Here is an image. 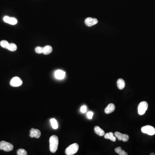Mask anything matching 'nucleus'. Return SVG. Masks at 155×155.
Masks as SVG:
<instances>
[{
  "mask_svg": "<svg viewBox=\"0 0 155 155\" xmlns=\"http://www.w3.org/2000/svg\"><path fill=\"white\" fill-rule=\"evenodd\" d=\"M53 48L49 45H47L43 48V54L44 55H48L52 52Z\"/></svg>",
  "mask_w": 155,
  "mask_h": 155,
  "instance_id": "16",
  "label": "nucleus"
},
{
  "mask_svg": "<svg viewBox=\"0 0 155 155\" xmlns=\"http://www.w3.org/2000/svg\"><path fill=\"white\" fill-rule=\"evenodd\" d=\"M114 134H115V137H117L118 140H122L124 142L128 141L129 138V137L128 135L123 134L118 131L115 132Z\"/></svg>",
  "mask_w": 155,
  "mask_h": 155,
  "instance_id": "7",
  "label": "nucleus"
},
{
  "mask_svg": "<svg viewBox=\"0 0 155 155\" xmlns=\"http://www.w3.org/2000/svg\"><path fill=\"white\" fill-rule=\"evenodd\" d=\"M142 132L144 134H147L149 135H153L155 134V128L152 126H144L141 128Z\"/></svg>",
  "mask_w": 155,
  "mask_h": 155,
  "instance_id": "4",
  "label": "nucleus"
},
{
  "mask_svg": "<svg viewBox=\"0 0 155 155\" xmlns=\"http://www.w3.org/2000/svg\"><path fill=\"white\" fill-rule=\"evenodd\" d=\"M104 138L106 139H110L112 141L115 142L116 141V137L114 136V134L112 132H109L106 133L104 135Z\"/></svg>",
  "mask_w": 155,
  "mask_h": 155,
  "instance_id": "14",
  "label": "nucleus"
},
{
  "mask_svg": "<svg viewBox=\"0 0 155 155\" xmlns=\"http://www.w3.org/2000/svg\"><path fill=\"white\" fill-rule=\"evenodd\" d=\"M35 51L37 54H42V53H43V48L41 47H37L35 49Z\"/></svg>",
  "mask_w": 155,
  "mask_h": 155,
  "instance_id": "22",
  "label": "nucleus"
},
{
  "mask_svg": "<svg viewBox=\"0 0 155 155\" xmlns=\"http://www.w3.org/2000/svg\"><path fill=\"white\" fill-rule=\"evenodd\" d=\"M115 110V106L114 104H110L108 105L107 107L105 108V113L107 114L111 113L113 112Z\"/></svg>",
  "mask_w": 155,
  "mask_h": 155,
  "instance_id": "12",
  "label": "nucleus"
},
{
  "mask_svg": "<svg viewBox=\"0 0 155 155\" xmlns=\"http://www.w3.org/2000/svg\"><path fill=\"white\" fill-rule=\"evenodd\" d=\"M94 131L96 134H97L98 135L100 136V137L105 135V131L98 126H96L95 127H94Z\"/></svg>",
  "mask_w": 155,
  "mask_h": 155,
  "instance_id": "13",
  "label": "nucleus"
},
{
  "mask_svg": "<svg viewBox=\"0 0 155 155\" xmlns=\"http://www.w3.org/2000/svg\"><path fill=\"white\" fill-rule=\"evenodd\" d=\"M17 154L18 155H27V152L24 149H20L17 151Z\"/></svg>",
  "mask_w": 155,
  "mask_h": 155,
  "instance_id": "21",
  "label": "nucleus"
},
{
  "mask_svg": "<svg viewBox=\"0 0 155 155\" xmlns=\"http://www.w3.org/2000/svg\"><path fill=\"white\" fill-rule=\"evenodd\" d=\"M79 149V146L76 143H74L68 146L65 150V153L67 155H73L77 153Z\"/></svg>",
  "mask_w": 155,
  "mask_h": 155,
  "instance_id": "2",
  "label": "nucleus"
},
{
  "mask_svg": "<svg viewBox=\"0 0 155 155\" xmlns=\"http://www.w3.org/2000/svg\"><path fill=\"white\" fill-rule=\"evenodd\" d=\"M14 149V146L10 143L5 141L0 142V150L5 151L9 152Z\"/></svg>",
  "mask_w": 155,
  "mask_h": 155,
  "instance_id": "3",
  "label": "nucleus"
},
{
  "mask_svg": "<svg viewBox=\"0 0 155 155\" xmlns=\"http://www.w3.org/2000/svg\"><path fill=\"white\" fill-rule=\"evenodd\" d=\"M117 84L118 89L120 90H122L125 88V81L123 79L119 78L117 81Z\"/></svg>",
  "mask_w": 155,
  "mask_h": 155,
  "instance_id": "15",
  "label": "nucleus"
},
{
  "mask_svg": "<svg viewBox=\"0 0 155 155\" xmlns=\"http://www.w3.org/2000/svg\"><path fill=\"white\" fill-rule=\"evenodd\" d=\"M17 49V47L15 44L14 43H10L9 44L8 48V50L11 51H15Z\"/></svg>",
  "mask_w": 155,
  "mask_h": 155,
  "instance_id": "18",
  "label": "nucleus"
},
{
  "mask_svg": "<svg viewBox=\"0 0 155 155\" xmlns=\"http://www.w3.org/2000/svg\"><path fill=\"white\" fill-rule=\"evenodd\" d=\"M115 151L119 155H128V153H126L124 150H122L121 147H118L115 149Z\"/></svg>",
  "mask_w": 155,
  "mask_h": 155,
  "instance_id": "17",
  "label": "nucleus"
},
{
  "mask_svg": "<svg viewBox=\"0 0 155 155\" xmlns=\"http://www.w3.org/2000/svg\"><path fill=\"white\" fill-rule=\"evenodd\" d=\"M93 115H94V113L92 112H88L87 113V117L89 119H92V117H93Z\"/></svg>",
  "mask_w": 155,
  "mask_h": 155,
  "instance_id": "24",
  "label": "nucleus"
},
{
  "mask_svg": "<svg viewBox=\"0 0 155 155\" xmlns=\"http://www.w3.org/2000/svg\"><path fill=\"white\" fill-rule=\"evenodd\" d=\"M50 150L52 153H55L58 150L59 140L56 135H52L50 138Z\"/></svg>",
  "mask_w": 155,
  "mask_h": 155,
  "instance_id": "1",
  "label": "nucleus"
},
{
  "mask_svg": "<svg viewBox=\"0 0 155 155\" xmlns=\"http://www.w3.org/2000/svg\"><path fill=\"white\" fill-rule=\"evenodd\" d=\"M3 20L5 22L13 25L16 24L17 23V20L16 18L9 17L8 16H4L3 18Z\"/></svg>",
  "mask_w": 155,
  "mask_h": 155,
  "instance_id": "10",
  "label": "nucleus"
},
{
  "mask_svg": "<svg viewBox=\"0 0 155 155\" xmlns=\"http://www.w3.org/2000/svg\"><path fill=\"white\" fill-rule=\"evenodd\" d=\"M84 22L86 26L88 27H91L98 23V20L94 18L88 17L85 20Z\"/></svg>",
  "mask_w": 155,
  "mask_h": 155,
  "instance_id": "8",
  "label": "nucleus"
},
{
  "mask_svg": "<svg viewBox=\"0 0 155 155\" xmlns=\"http://www.w3.org/2000/svg\"><path fill=\"white\" fill-rule=\"evenodd\" d=\"M50 121L53 128H54V129H58V125L56 120L55 119V118H52L50 119Z\"/></svg>",
  "mask_w": 155,
  "mask_h": 155,
  "instance_id": "19",
  "label": "nucleus"
},
{
  "mask_svg": "<svg viewBox=\"0 0 155 155\" xmlns=\"http://www.w3.org/2000/svg\"><path fill=\"white\" fill-rule=\"evenodd\" d=\"M87 106H82L81 107V109H80L81 112H82V113H85L87 111Z\"/></svg>",
  "mask_w": 155,
  "mask_h": 155,
  "instance_id": "23",
  "label": "nucleus"
},
{
  "mask_svg": "<svg viewBox=\"0 0 155 155\" xmlns=\"http://www.w3.org/2000/svg\"><path fill=\"white\" fill-rule=\"evenodd\" d=\"M147 103L146 101H142L140 103L138 106V114L140 116L144 115L146 111L148 109Z\"/></svg>",
  "mask_w": 155,
  "mask_h": 155,
  "instance_id": "5",
  "label": "nucleus"
},
{
  "mask_svg": "<svg viewBox=\"0 0 155 155\" xmlns=\"http://www.w3.org/2000/svg\"><path fill=\"white\" fill-rule=\"evenodd\" d=\"M22 84V81L19 77H15L11 80L10 85L14 87H19Z\"/></svg>",
  "mask_w": 155,
  "mask_h": 155,
  "instance_id": "6",
  "label": "nucleus"
},
{
  "mask_svg": "<svg viewBox=\"0 0 155 155\" xmlns=\"http://www.w3.org/2000/svg\"><path fill=\"white\" fill-rule=\"evenodd\" d=\"M9 44V43L6 40L1 41V42H0V45H1V46L2 48H6V49L8 48Z\"/></svg>",
  "mask_w": 155,
  "mask_h": 155,
  "instance_id": "20",
  "label": "nucleus"
},
{
  "mask_svg": "<svg viewBox=\"0 0 155 155\" xmlns=\"http://www.w3.org/2000/svg\"><path fill=\"white\" fill-rule=\"evenodd\" d=\"M66 76V72L61 70H58L55 72V77L58 79H64Z\"/></svg>",
  "mask_w": 155,
  "mask_h": 155,
  "instance_id": "11",
  "label": "nucleus"
},
{
  "mask_svg": "<svg viewBox=\"0 0 155 155\" xmlns=\"http://www.w3.org/2000/svg\"><path fill=\"white\" fill-rule=\"evenodd\" d=\"M41 135V133L39 130L35 128H32L30 130V137H36V138H38L40 137Z\"/></svg>",
  "mask_w": 155,
  "mask_h": 155,
  "instance_id": "9",
  "label": "nucleus"
},
{
  "mask_svg": "<svg viewBox=\"0 0 155 155\" xmlns=\"http://www.w3.org/2000/svg\"><path fill=\"white\" fill-rule=\"evenodd\" d=\"M150 155H155V153H151V154H150Z\"/></svg>",
  "mask_w": 155,
  "mask_h": 155,
  "instance_id": "25",
  "label": "nucleus"
}]
</instances>
